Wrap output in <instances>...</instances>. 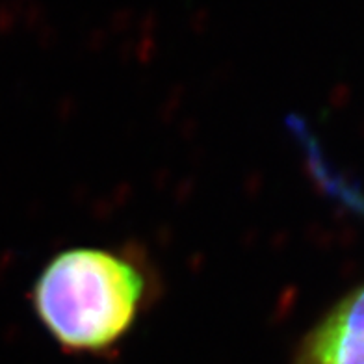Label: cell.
<instances>
[{"instance_id": "obj_1", "label": "cell", "mask_w": 364, "mask_h": 364, "mask_svg": "<svg viewBox=\"0 0 364 364\" xmlns=\"http://www.w3.org/2000/svg\"><path fill=\"white\" fill-rule=\"evenodd\" d=\"M145 283L119 255L77 247L39 273L34 309L53 338L69 350L102 351L132 327Z\"/></svg>"}, {"instance_id": "obj_2", "label": "cell", "mask_w": 364, "mask_h": 364, "mask_svg": "<svg viewBox=\"0 0 364 364\" xmlns=\"http://www.w3.org/2000/svg\"><path fill=\"white\" fill-rule=\"evenodd\" d=\"M296 364H364V287L336 303L305 336Z\"/></svg>"}]
</instances>
